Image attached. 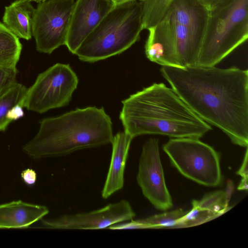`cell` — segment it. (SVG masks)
Wrapping results in <instances>:
<instances>
[{"instance_id":"obj_1","label":"cell","mask_w":248,"mask_h":248,"mask_svg":"<svg viewBox=\"0 0 248 248\" xmlns=\"http://www.w3.org/2000/svg\"><path fill=\"white\" fill-rule=\"evenodd\" d=\"M160 72L199 117L222 131L234 144L248 147V70L193 65L162 66Z\"/></svg>"},{"instance_id":"obj_2","label":"cell","mask_w":248,"mask_h":248,"mask_svg":"<svg viewBox=\"0 0 248 248\" xmlns=\"http://www.w3.org/2000/svg\"><path fill=\"white\" fill-rule=\"evenodd\" d=\"M120 119L133 139L146 135L199 139L212 130L174 90L155 83L122 101Z\"/></svg>"},{"instance_id":"obj_3","label":"cell","mask_w":248,"mask_h":248,"mask_svg":"<svg viewBox=\"0 0 248 248\" xmlns=\"http://www.w3.org/2000/svg\"><path fill=\"white\" fill-rule=\"evenodd\" d=\"M36 135L23 147L33 159L66 155L111 143L112 123L103 108H77L40 122Z\"/></svg>"},{"instance_id":"obj_4","label":"cell","mask_w":248,"mask_h":248,"mask_svg":"<svg viewBox=\"0 0 248 248\" xmlns=\"http://www.w3.org/2000/svg\"><path fill=\"white\" fill-rule=\"evenodd\" d=\"M143 29L141 0H131L115 5L75 54L80 61L88 62L120 54L139 41Z\"/></svg>"},{"instance_id":"obj_5","label":"cell","mask_w":248,"mask_h":248,"mask_svg":"<svg viewBox=\"0 0 248 248\" xmlns=\"http://www.w3.org/2000/svg\"><path fill=\"white\" fill-rule=\"evenodd\" d=\"M248 37V0H233L210 10L197 65L214 66Z\"/></svg>"},{"instance_id":"obj_6","label":"cell","mask_w":248,"mask_h":248,"mask_svg":"<svg viewBox=\"0 0 248 248\" xmlns=\"http://www.w3.org/2000/svg\"><path fill=\"white\" fill-rule=\"evenodd\" d=\"M171 164L185 177L201 185L217 186L222 182L219 155L195 138H171L163 146Z\"/></svg>"},{"instance_id":"obj_7","label":"cell","mask_w":248,"mask_h":248,"mask_svg":"<svg viewBox=\"0 0 248 248\" xmlns=\"http://www.w3.org/2000/svg\"><path fill=\"white\" fill-rule=\"evenodd\" d=\"M78 83L69 64L57 63L39 74L20 106L39 113L67 106Z\"/></svg>"},{"instance_id":"obj_8","label":"cell","mask_w":248,"mask_h":248,"mask_svg":"<svg viewBox=\"0 0 248 248\" xmlns=\"http://www.w3.org/2000/svg\"><path fill=\"white\" fill-rule=\"evenodd\" d=\"M33 17L32 36L36 50L51 54L65 45L74 0H46L38 3Z\"/></svg>"},{"instance_id":"obj_9","label":"cell","mask_w":248,"mask_h":248,"mask_svg":"<svg viewBox=\"0 0 248 248\" xmlns=\"http://www.w3.org/2000/svg\"><path fill=\"white\" fill-rule=\"evenodd\" d=\"M158 45L167 60L177 67L197 65L202 42L185 26L162 19L154 27Z\"/></svg>"},{"instance_id":"obj_10","label":"cell","mask_w":248,"mask_h":248,"mask_svg":"<svg viewBox=\"0 0 248 248\" xmlns=\"http://www.w3.org/2000/svg\"><path fill=\"white\" fill-rule=\"evenodd\" d=\"M137 181L144 197L158 210L172 207L160 157L158 140L150 138L144 144L139 162Z\"/></svg>"},{"instance_id":"obj_11","label":"cell","mask_w":248,"mask_h":248,"mask_svg":"<svg viewBox=\"0 0 248 248\" xmlns=\"http://www.w3.org/2000/svg\"><path fill=\"white\" fill-rule=\"evenodd\" d=\"M135 216L136 213L128 201L122 200L91 212L41 220L44 227L48 229L98 230L130 221Z\"/></svg>"},{"instance_id":"obj_12","label":"cell","mask_w":248,"mask_h":248,"mask_svg":"<svg viewBox=\"0 0 248 248\" xmlns=\"http://www.w3.org/2000/svg\"><path fill=\"white\" fill-rule=\"evenodd\" d=\"M114 6L111 0L75 1L65 45L71 53Z\"/></svg>"},{"instance_id":"obj_13","label":"cell","mask_w":248,"mask_h":248,"mask_svg":"<svg viewBox=\"0 0 248 248\" xmlns=\"http://www.w3.org/2000/svg\"><path fill=\"white\" fill-rule=\"evenodd\" d=\"M232 189L206 194L201 200H194L192 208L179 221L177 228L201 225L212 220L230 209L229 202Z\"/></svg>"},{"instance_id":"obj_14","label":"cell","mask_w":248,"mask_h":248,"mask_svg":"<svg viewBox=\"0 0 248 248\" xmlns=\"http://www.w3.org/2000/svg\"><path fill=\"white\" fill-rule=\"evenodd\" d=\"M209 14L201 0H173L162 19L185 26L202 42Z\"/></svg>"},{"instance_id":"obj_15","label":"cell","mask_w":248,"mask_h":248,"mask_svg":"<svg viewBox=\"0 0 248 248\" xmlns=\"http://www.w3.org/2000/svg\"><path fill=\"white\" fill-rule=\"evenodd\" d=\"M133 139L124 132L113 136L111 160L105 184L101 192L102 197L107 199L124 185V172L131 142Z\"/></svg>"},{"instance_id":"obj_16","label":"cell","mask_w":248,"mask_h":248,"mask_svg":"<svg viewBox=\"0 0 248 248\" xmlns=\"http://www.w3.org/2000/svg\"><path fill=\"white\" fill-rule=\"evenodd\" d=\"M49 213L45 206L21 200L0 204V228H26Z\"/></svg>"},{"instance_id":"obj_17","label":"cell","mask_w":248,"mask_h":248,"mask_svg":"<svg viewBox=\"0 0 248 248\" xmlns=\"http://www.w3.org/2000/svg\"><path fill=\"white\" fill-rule=\"evenodd\" d=\"M35 11L31 0H16L5 6L3 24L18 38L29 40L32 37Z\"/></svg>"},{"instance_id":"obj_18","label":"cell","mask_w":248,"mask_h":248,"mask_svg":"<svg viewBox=\"0 0 248 248\" xmlns=\"http://www.w3.org/2000/svg\"><path fill=\"white\" fill-rule=\"evenodd\" d=\"M19 39L0 22V66L16 67L22 48Z\"/></svg>"},{"instance_id":"obj_19","label":"cell","mask_w":248,"mask_h":248,"mask_svg":"<svg viewBox=\"0 0 248 248\" xmlns=\"http://www.w3.org/2000/svg\"><path fill=\"white\" fill-rule=\"evenodd\" d=\"M27 88L16 83L0 96V131H5L12 122L7 118L8 111L14 106L20 105Z\"/></svg>"},{"instance_id":"obj_20","label":"cell","mask_w":248,"mask_h":248,"mask_svg":"<svg viewBox=\"0 0 248 248\" xmlns=\"http://www.w3.org/2000/svg\"><path fill=\"white\" fill-rule=\"evenodd\" d=\"M173 0H143V29L155 26L163 18Z\"/></svg>"},{"instance_id":"obj_21","label":"cell","mask_w":248,"mask_h":248,"mask_svg":"<svg viewBox=\"0 0 248 248\" xmlns=\"http://www.w3.org/2000/svg\"><path fill=\"white\" fill-rule=\"evenodd\" d=\"M187 211L182 208L137 220L144 229L177 228L179 220Z\"/></svg>"},{"instance_id":"obj_22","label":"cell","mask_w":248,"mask_h":248,"mask_svg":"<svg viewBox=\"0 0 248 248\" xmlns=\"http://www.w3.org/2000/svg\"><path fill=\"white\" fill-rule=\"evenodd\" d=\"M17 73L16 67L0 66V96L17 82Z\"/></svg>"},{"instance_id":"obj_23","label":"cell","mask_w":248,"mask_h":248,"mask_svg":"<svg viewBox=\"0 0 248 248\" xmlns=\"http://www.w3.org/2000/svg\"><path fill=\"white\" fill-rule=\"evenodd\" d=\"M248 147L246 148V153L242 164L236 173L241 176L242 179L237 189L239 190L247 191L248 189Z\"/></svg>"},{"instance_id":"obj_24","label":"cell","mask_w":248,"mask_h":248,"mask_svg":"<svg viewBox=\"0 0 248 248\" xmlns=\"http://www.w3.org/2000/svg\"><path fill=\"white\" fill-rule=\"evenodd\" d=\"M23 107L19 105L13 107L8 112L7 118L12 122L24 116Z\"/></svg>"},{"instance_id":"obj_25","label":"cell","mask_w":248,"mask_h":248,"mask_svg":"<svg viewBox=\"0 0 248 248\" xmlns=\"http://www.w3.org/2000/svg\"><path fill=\"white\" fill-rule=\"evenodd\" d=\"M21 176L24 182L29 185H33L36 182V173L32 169H27L22 171Z\"/></svg>"},{"instance_id":"obj_26","label":"cell","mask_w":248,"mask_h":248,"mask_svg":"<svg viewBox=\"0 0 248 248\" xmlns=\"http://www.w3.org/2000/svg\"><path fill=\"white\" fill-rule=\"evenodd\" d=\"M204 4L211 10L219 5L222 2L223 0H201Z\"/></svg>"},{"instance_id":"obj_27","label":"cell","mask_w":248,"mask_h":248,"mask_svg":"<svg viewBox=\"0 0 248 248\" xmlns=\"http://www.w3.org/2000/svg\"><path fill=\"white\" fill-rule=\"evenodd\" d=\"M113 2L115 5L121 4L126 2H128L129 1H130L131 0H111Z\"/></svg>"},{"instance_id":"obj_28","label":"cell","mask_w":248,"mask_h":248,"mask_svg":"<svg viewBox=\"0 0 248 248\" xmlns=\"http://www.w3.org/2000/svg\"><path fill=\"white\" fill-rule=\"evenodd\" d=\"M232 0H223L222 2L221 3V4L220 5H225V4H228Z\"/></svg>"},{"instance_id":"obj_29","label":"cell","mask_w":248,"mask_h":248,"mask_svg":"<svg viewBox=\"0 0 248 248\" xmlns=\"http://www.w3.org/2000/svg\"><path fill=\"white\" fill-rule=\"evenodd\" d=\"M31 1H35L36 2L39 3L43 1H45L46 0H31Z\"/></svg>"},{"instance_id":"obj_30","label":"cell","mask_w":248,"mask_h":248,"mask_svg":"<svg viewBox=\"0 0 248 248\" xmlns=\"http://www.w3.org/2000/svg\"><path fill=\"white\" fill-rule=\"evenodd\" d=\"M141 0V1H142V0Z\"/></svg>"}]
</instances>
